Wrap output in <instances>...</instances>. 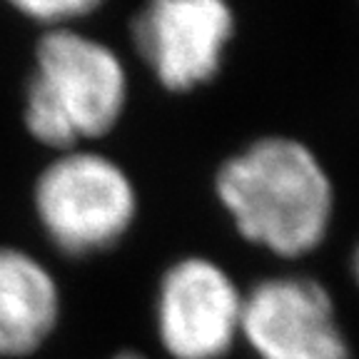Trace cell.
<instances>
[{
	"label": "cell",
	"instance_id": "4",
	"mask_svg": "<svg viewBox=\"0 0 359 359\" xmlns=\"http://www.w3.org/2000/svg\"><path fill=\"white\" fill-rule=\"evenodd\" d=\"M240 332L259 359H349L330 294L307 277L259 282L242 304Z\"/></svg>",
	"mask_w": 359,
	"mask_h": 359
},
{
	"label": "cell",
	"instance_id": "3",
	"mask_svg": "<svg viewBox=\"0 0 359 359\" xmlns=\"http://www.w3.org/2000/svg\"><path fill=\"white\" fill-rule=\"evenodd\" d=\"M45 232L67 255L115 245L135 217V190L115 163L95 152H70L45 170L35 190Z\"/></svg>",
	"mask_w": 359,
	"mask_h": 359
},
{
	"label": "cell",
	"instance_id": "8",
	"mask_svg": "<svg viewBox=\"0 0 359 359\" xmlns=\"http://www.w3.org/2000/svg\"><path fill=\"white\" fill-rule=\"evenodd\" d=\"M11 3L25 15L45 22L85 15V13L100 6V0H11Z\"/></svg>",
	"mask_w": 359,
	"mask_h": 359
},
{
	"label": "cell",
	"instance_id": "10",
	"mask_svg": "<svg viewBox=\"0 0 359 359\" xmlns=\"http://www.w3.org/2000/svg\"><path fill=\"white\" fill-rule=\"evenodd\" d=\"M115 359H145V357H140V354H120V357H115Z\"/></svg>",
	"mask_w": 359,
	"mask_h": 359
},
{
	"label": "cell",
	"instance_id": "5",
	"mask_svg": "<svg viewBox=\"0 0 359 359\" xmlns=\"http://www.w3.org/2000/svg\"><path fill=\"white\" fill-rule=\"evenodd\" d=\"M245 297L215 262H177L160 285L157 330L175 359H219L240 334Z\"/></svg>",
	"mask_w": 359,
	"mask_h": 359
},
{
	"label": "cell",
	"instance_id": "6",
	"mask_svg": "<svg viewBox=\"0 0 359 359\" xmlns=\"http://www.w3.org/2000/svg\"><path fill=\"white\" fill-rule=\"evenodd\" d=\"M232 35L224 0H147L135 18V43L170 90L210 80Z\"/></svg>",
	"mask_w": 359,
	"mask_h": 359
},
{
	"label": "cell",
	"instance_id": "2",
	"mask_svg": "<svg viewBox=\"0 0 359 359\" xmlns=\"http://www.w3.org/2000/svg\"><path fill=\"white\" fill-rule=\"evenodd\" d=\"M125 70L102 43L73 30H50L38 43V70L28 88L25 123L40 142L70 147L118 123Z\"/></svg>",
	"mask_w": 359,
	"mask_h": 359
},
{
	"label": "cell",
	"instance_id": "9",
	"mask_svg": "<svg viewBox=\"0 0 359 359\" xmlns=\"http://www.w3.org/2000/svg\"><path fill=\"white\" fill-rule=\"evenodd\" d=\"M354 277H357V285H359V250L354 255Z\"/></svg>",
	"mask_w": 359,
	"mask_h": 359
},
{
	"label": "cell",
	"instance_id": "1",
	"mask_svg": "<svg viewBox=\"0 0 359 359\" xmlns=\"http://www.w3.org/2000/svg\"><path fill=\"white\" fill-rule=\"evenodd\" d=\"M217 192L237 230L282 257L312 252L332 222L334 192L309 147L264 137L222 165Z\"/></svg>",
	"mask_w": 359,
	"mask_h": 359
},
{
	"label": "cell",
	"instance_id": "7",
	"mask_svg": "<svg viewBox=\"0 0 359 359\" xmlns=\"http://www.w3.org/2000/svg\"><path fill=\"white\" fill-rule=\"evenodd\" d=\"M60 297L50 272L20 250H0V357H22L48 339Z\"/></svg>",
	"mask_w": 359,
	"mask_h": 359
}]
</instances>
